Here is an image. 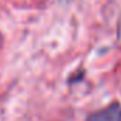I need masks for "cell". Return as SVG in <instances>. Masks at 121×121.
Segmentation results:
<instances>
[{"label": "cell", "mask_w": 121, "mask_h": 121, "mask_svg": "<svg viewBox=\"0 0 121 121\" xmlns=\"http://www.w3.org/2000/svg\"><path fill=\"white\" fill-rule=\"evenodd\" d=\"M86 121H121V104H111L97 112H93Z\"/></svg>", "instance_id": "6da1fadb"}]
</instances>
